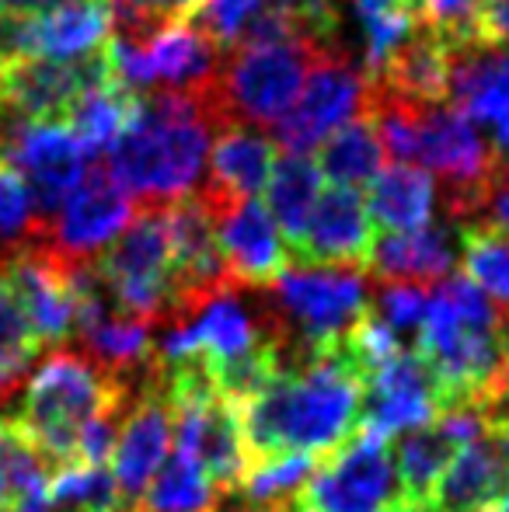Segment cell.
<instances>
[{
  "mask_svg": "<svg viewBox=\"0 0 509 512\" xmlns=\"http://www.w3.org/2000/svg\"><path fill=\"white\" fill-rule=\"evenodd\" d=\"M363 373L353 366L346 349L307 352L297 363H286L272 380L238 405L248 457L269 453H314L328 457L360 425Z\"/></svg>",
  "mask_w": 509,
  "mask_h": 512,
  "instance_id": "cell-1",
  "label": "cell"
},
{
  "mask_svg": "<svg viewBox=\"0 0 509 512\" xmlns=\"http://www.w3.org/2000/svg\"><path fill=\"white\" fill-rule=\"evenodd\" d=\"M234 122L220 84L210 91H147L109 147L105 175L147 206L178 203L203 182L210 136Z\"/></svg>",
  "mask_w": 509,
  "mask_h": 512,
  "instance_id": "cell-2",
  "label": "cell"
},
{
  "mask_svg": "<svg viewBox=\"0 0 509 512\" xmlns=\"http://www.w3.org/2000/svg\"><path fill=\"white\" fill-rule=\"evenodd\" d=\"M419 356L440 387L443 411L482 398L509 366L506 321L468 279H443L426 300L419 324Z\"/></svg>",
  "mask_w": 509,
  "mask_h": 512,
  "instance_id": "cell-3",
  "label": "cell"
},
{
  "mask_svg": "<svg viewBox=\"0 0 509 512\" xmlns=\"http://www.w3.org/2000/svg\"><path fill=\"white\" fill-rule=\"evenodd\" d=\"M126 401V380L77 352H56L35 370L21 398L18 425L46 464H77V436L91 418L116 415Z\"/></svg>",
  "mask_w": 509,
  "mask_h": 512,
  "instance_id": "cell-4",
  "label": "cell"
},
{
  "mask_svg": "<svg viewBox=\"0 0 509 512\" xmlns=\"http://www.w3.org/2000/svg\"><path fill=\"white\" fill-rule=\"evenodd\" d=\"M112 304L119 314L136 321H154L164 310H175V283H171V234L161 206H147L140 216L95 262Z\"/></svg>",
  "mask_w": 509,
  "mask_h": 512,
  "instance_id": "cell-5",
  "label": "cell"
},
{
  "mask_svg": "<svg viewBox=\"0 0 509 512\" xmlns=\"http://www.w3.org/2000/svg\"><path fill=\"white\" fill-rule=\"evenodd\" d=\"M321 49H314L300 35L272 42H248L231 60L227 74L220 77V95H224L227 115L255 122V126H276L293 105L297 91L304 88L307 70Z\"/></svg>",
  "mask_w": 509,
  "mask_h": 512,
  "instance_id": "cell-6",
  "label": "cell"
},
{
  "mask_svg": "<svg viewBox=\"0 0 509 512\" xmlns=\"http://www.w3.org/2000/svg\"><path fill=\"white\" fill-rule=\"evenodd\" d=\"M297 502L304 512H394L408 499L401 492L391 446L353 432V439L314 467Z\"/></svg>",
  "mask_w": 509,
  "mask_h": 512,
  "instance_id": "cell-7",
  "label": "cell"
},
{
  "mask_svg": "<svg viewBox=\"0 0 509 512\" xmlns=\"http://www.w3.org/2000/svg\"><path fill=\"white\" fill-rule=\"evenodd\" d=\"M279 307L300 335L297 359L339 345L370 310L367 279L346 269H283L276 283Z\"/></svg>",
  "mask_w": 509,
  "mask_h": 512,
  "instance_id": "cell-8",
  "label": "cell"
},
{
  "mask_svg": "<svg viewBox=\"0 0 509 512\" xmlns=\"http://www.w3.org/2000/svg\"><path fill=\"white\" fill-rule=\"evenodd\" d=\"M360 112H367V74L342 53H321L293 105L276 122V140L286 154H307Z\"/></svg>",
  "mask_w": 509,
  "mask_h": 512,
  "instance_id": "cell-9",
  "label": "cell"
},
{
  "mask_svg": "<svg viewBox=\"0 0 509 512\" xmlns=\"http://www.w3.org/2000/svg\"><path fill=\"white\" fill-rule=\"evenodd\" d=\"M112 39L109 0H56L32 14H4L7 60L74 63L95 56Z\"/></svg>",
  "mask_w": 509,
  "mask_h": 512,
  "instance_id": "cell-10",
  "label": "cell"
},
{
  "mask_svg": "<svg viewBox=\"0 0 509 512\" xmlns=\"http://www.w3.org/2000/svg\"><path fill=\"white\" fill-rule=\"evenodd\" d=\"M415 161H422L450 185L461 213L482 206V196L496 178L489 143L478 136L475 122L464 119L447 102L422 108L419 133H415Z\"/></svg>",
  "mask_w": 509,
  "mask_h": 512,
  "instance_id": "cell-11",
  "label": "cell"
},
{
  "mask_svg": "<svg viewBox=\"0 0 509 512\" xmlns=\"http://www.w3.org/2000/svg\"><path fill=\"white\" fill-rule=\"evenodd\" d=\"M443 411L440 387L419 352L401 349L391 363L363 380V405L356 436L394 443V436L429 425Z\"/></svg>",
  "mask_w": 509,
  "mask_h": 512,
  "instance_id": "cell-12",
  "label": "cell"
},
{
  "mask_svg": "<svg viewBox=\"0 0 509 512\" xmlns=\"http://www.w3.org/2000/svg\"><path fill=\"white\" fill-rule=\"evenodd\" d=\"M88 161L91 157L60 119L28 122L0 154V168H11L32 192L39 223L49 220L67 203L70 192H77V185L91 175Z\"/></svg>",
  "mask_w": 509,
  "mask_h": 512,
  "instance_id": "cell-13",
  "label": "cell"
},
{
  "mask_svg": "<svg viewBox=\"0 0 509 512\" xmlns=\"http://www.w3.org/2000/svg\"><path fill=\"white\" fill-rule=\"evenodd\" d=\"M129 220H133L129 196L105 171H95L77 185V192H70L67 203L49 220L39 223L35 241L53 251L60 262L77 265L109 248L129 227Z\"/></svg>",
  "mask_w": 509,
  "mask_h": 512,
  "instance_id": "cell-14",
  "label": "cell"
},
{
  "mask_svg": "<svg viewBox=\"0 0 509 512\" xmlns=\"http://www.w3.org/2000/svg\"><path fill=\"white\" fill-rule=\"evenodd\" d=\"M0 272L25 310L39 345H60L74 335V290L67 262H60L39 241H28L0 262Z\"/></svg>",
  "mask_w": 509,
  "mask_h": 512,
  "instance_id": "cell-15",
  "label": "cell"
},
{
  "mask_svg": "<svg viewBox=\"0 0 509 512\" xmlns=\"http://www.w3.org/2000/svg\"><path fill=\"white\" fill-rule=\"evenodd\" d=\"M109 77V56L95 53L74 63L56 60H7L0 67V98L28 122L63 119L77 95Z\"/></svg>",
  "mask_w": 509,
  "mask_h": 512,
  "instance_id": "cell-16",
  "label": "cell"
},
{
  "mask_svg": "<svg viewBox=\"0 0 509 512\" xmlns=\"http://www.w3.org/2000/svg\"><path fill=\"white\" fill-rule=\"evenodd\" d=\"M171 443H175V418H171L168 398L154 380L126 415L116 436V450H112V478H116L126 509H133V502L147 492L154 474L168 460Z\"/></svg>",
  "mask_w": 509,
  "mask_h": 512,
  "instance_id": "cell-17",
  "label": "cell"
},
{
  "mask_svg": "<svg viewBox=\"0 0 509 512\" xmlns=\"http://www.w3.org/2000/svg\"><path fill=\"white\" fill-rule=\"evenodd\" d=\"M370 248H374V223L363 192L328 185L321 189L311 220L290 255L304 265H367Z\"/></svg>",
  "mask_w": 509,
  "mask_h": 512,
  "instance_id": "cell-18",
  "label": "cell"
},
{
  "mask_svg": "<svg viewBox=\"0 0 509 512\" xmlns=\"http://www.w3.org/2000/svg\"><path fill=\"white\" fill-rule=\"evenodd\" d=\"M213 227H217V241L234 286L276 283L279 272L286 269L290 251H286V241L272 223L269 209L258 199H241V203L220 209L213 216Z\"/></svg>",
  "mask_w": 509,
  "mask_h": 512,
  "instance_id": "cell-19",
  "label": "cell"
},
{
  "mask_svg": "<svg viewBox=\"0 0 509 512\" xmlns=\"http://www.w3.org/2000/svg\"><path fill=\"white\" fill-rule=\"evenodd\" d=\"M272 164H276L272 136L258 133L255 126L227 122L210 150V175H206L203 189L192 196L206 206V213L217 216L220 209L241 203V199H255L265 189Z\"/></svg>",
  "mask_w": 509,
  "mask_h": 512,
  "instance_id": "cell-20",
  "label": "cell"
},
{
  "mask_svg": "<svg viewBox=\"0 0 509 512\" xmlns=\"http://www.w3.org/2000/svg\"><path fill=\"white\" fill-rule=\"evenodd\" d=\"M447 98L475 126H496L509 119V46L492 39H471L450 46Z\"/></svg>",
  "mask_w": 509,
  "mask_h": 512,
  "instance_id": "cell-21",
  "label": "cell"
},
{
  "mask_svg": "<svg viewBox=\"0 0 509 512\" xmlns=\"http://www.w3.org/2000/svg\"><path fill=\"white\" fill-rule=\"evenodd\" d=\"M509 488V464L492 439L454 450L433 488L429 509L433 512H489Z\"/></svg>",
  "mask_w": 509,
  "mask_h": 512,
  "instance_id": "cell-22",
  "label": "cell"
},
{
  "mask_svg": "<svg viewBox=\"0 0 509 512\" xmlns=\"http://www.w3.org/2000/svg\"><path fill=\"white\" fill-rule=\"evenodd\" d=\"M461 234L450 227H422L374 237L367 265L387 283H443L454 272Z\"/></svg>",
  "mask_w": 509,
  "mask_h": 512,
  "instance_id": "cell-23",
  "label": "cell"
},
{
  "mask_svg": "<svg viewBox=\"0 0 509 512\" xmlns=\"http://www.w3.org/2000/svg\"><path fill=\"white\" fill-rule=\"evenodd\" d=\"M374 91L394 95L412 105H440L447 102L450 84V46L436 39L426 28H415L412 39L401 42L377 74L367 77Z\"/></svg>",
  "mask_w": 509,
  "mask_h": 512,
  "instance_id": "cell-24",
  "label": "cell"
},
{
  "mask_svg": "<svg viewBox=\"0 0 509 512\" xmlns=\"http://www.w3.org/2000/svg\"><path fill=\"white\" fill-rule=\"evenodd\" d=\"M363 203H367L370 223L384 227L387 234H405V230L429 227L436 189L429 171L412 168V164H394V168H381Z\"/></svg>",
  "mask_w": 509,
  "mask_h": 512,
  "instance_id": "cell-25",
  "label": "cell"
},
{
  "mask_svg": "<svg viewBox=\"0 0 509 512\" xmlns=\"http://www.w3.org/2000/svg\"><path fill=\"white\" fill-rule=\"evenodd\" d=\"M321 189H325V178H321L318 164L307 154H283L276 157L269 178H265V209H269L272 223L279 227L286 241V251L300 241L307 220L314 213Z\"/></svg>",
  "mask_w": 509,
  "mask_h": 512,
  "instance_id": "cell-26",
  "label": "cell"
},
{
  "mask_svg": "<svg viewBox=\"0 0 509 512\" xmlns=\"http://www.w3.org/2000/svg\"><path fill=\"white\" fill-rule=\"evenodd\" d=\"M136 95L126 91L123 84L112 81V74L105 81L84 88L81 95L70 102L60 122H67V129L77 136V143L84 147V154H109V147L119 140V133L126 129L129 115H133Z\"/></svg>",
  "mask_w": 509,
  "mask_h": 512,
  "instance_id": "cell-27",
  "label": "cell"
},
{
  "mask_svg": "<svg viewBox=\"0 0 509 512\" xmlns=\"http://www.w3.org/2000/svg\"><path fill=\"white\" fill-rule=\"evenodd\" d=\"M384 143L377 136V126L370 119H353L335 129L328 140L318 143V171L339 189H356L370 185L384 168Z\"/></svg>",
  "mask_w": 509,
  "mask_h": 512,
  "instance_id": "cell-28",
  "label": "cell"
},
{
  "mask_svg": "<svg viewBox=\"0 0 509 512\" xmlns=\"http://www.w3.org/2000/svg\"><path fill=\"white\" fill-rule=\"evenodd\" d=\"M213 499H217V485L210 481V474L189 453L175 450L168 453L161 471L129 512H210Z\"/></svg>",
  "mask_w": 509,
  "mask_h": 512,
  "instance_id": "cell-29",
  "label": "cell"
},
{
  "mask_svg": "<svg viewBox=\"0 0 509 512\" xmlns=\"http://www.w3.org/2000/svg\"><path fill=\"white\" fill-rule=\"evenodd\" d=\"M461 265L464 279L492 297L509 317V230L489 223H464L461 227Z\"/></svg>",
  "mask_w": 509,
  "mask_h": 512,
  "instance_id": "cell-30",
  "label": "cell"
},
{
  "mask_svg": "<svg viewBox=\"0 0 509 512\" xmlns=\"http://www.w3.org/2000/svg\"><path fill=\"white\" fill-rule=\"evenodd\" d=\"M394 453V467H398V481L401 492H405L408 502H419V506H429L433 499V488L440 481L443 467L454 457V446L436 432V425H422V429L401 432V443Z\"/></svg>",
  "mask_w": 509,
  "mask_h": 512,
  "instance_id": "cell-31",
  "label": "cell"
},
{
  "mask_svg": "<svg viewBox=\"0 0 509 512\" xmlns=\"http://www.w3.org/2000/svg\"><path fill=\"white\" fill-rule=\"evenodd\" d=\"M49 506L53 512H119L123 495L109 467L67 464L49 478Z\"/></svg>",
  "mask_w": 509,
  "mask_h": 512,
  "instance_id": "cell-32",
  "label": "cell"
},
{
  "mask_svg": "<svg viewBox=\"0 0 509 512\" xmlns=\"http://www.w3.org/2000/svg\"><path fill=\"white\" fill-rule=\"evenodd\" d=\"M39 349L42 345L28 324L25 310L14 300L11 286L0 272V398H7V391L18 387L32 359L39 356Z\"/></svg>",
  "mask_w": 509,
  "mask_h": 512,
  "instance_id": "cell-33",
  "label": "cell"
},
{
  "mask_svg": "<svg viewBox=\"0 0 509 512\" xmlns=\"http://www.w3.org/2000/svg\"><path fill=\"white\" fill-rule=\"evenodd\" d=\"M112 4V32L116 39L143 42L164 25L192 21L203 0H109Z\"/></svg>",
  "mask_w": 509,
  "mask_h": 512,
  "instance_id": "cell-34",
  "label": "cell"
},
{
  "mask_svg": "<svg viewBox=\"0 0 509 512\" xmlns=\"http://www.w3.org/2000/svg\"><path fill=\"white\" fill-rule=\"evenodd\" d=\"M405 7L426 32H433L447 46L482 39L485 0H405Z\"/></svg>",
  "mask_w": 509,
  "mask_h": 512,
  "instance_id": "cell-35",
  "label": "cell"
},
{
  "mask_svg": "<svg viewBox=\"0 0 509 512\" xmlns=\"http://www.w3.org/2000/svg\"><path fill=\"white\" fill-rule=\"evenodd\" d=\"M265 11V0H203L199 11L192 14L196 28L224 53L245 42V35L252 32L255 18Z\"/></svg>",
  "mask_w": 509,
  "mask_h": 512,
  "instance_id": "cell-36",
  "label": "cell"
},
{
  "mask_svg": "<svg viewBox=\"0 0 509 512\" xmlns=\"http://www.w3.org/2000/svg\"><path fill=\"white\" fill-rule=\"evenodd\" d=\"M272 11H279L290 28L307 39L321 53H335V35L342 25L339 0H272Z\"/></svg>",
  "mask_w": 509,
  "mask_h": 512,
  "instance_id": "cell-37",
  "label": "cell"
},
{
  "mask_svg": "<svg viewBox=\"0 0 509 512\" xmlns=\"http://www.w3.org/2000/svg\"><path fill=\"white\" fill-rule=\"evenodd\" d=\"M426 293L415 283H387L377 297V317L391 331H419L422 314H426Z\"/></svg>",
  "mask_w": 509,
  "mask_h": 512,
  "instance_id": "cell-38",
  "label": "cell"
},
{
  "mask_svg": "<svg viewBox=\"0 0 509 512\" xmlns=\"http://www.w3.org/2000/svg\"><path fill=\"white\" fill-rule=\"evenodd\" d=\"M482 206L489 213V227L496 230H509V175L496 178L489 185V192L482 196Z\"/></svg>",
  "mask_w": 509,
  "mask_h": 512,
  "instance_id": "cell-39",
  "label": "cell"
},
{
  "mask_svg": "<svg viewBox=\"0 0 509 512\" xmlns=\"http://www.w3.org/2000/svg\"><path fill=\"white\" fill-rule=\"evenodd\" d=\"M482 39L509 46V0H485L482 7Z\"/></svg>",
  "mask_w": 509,
  "mask_h": 512,
  "instance_id": "cell-40",
  "label": "cell"
},
{
  "mask_svg": "<svg viewBox=\"0 0 509 512\" xmlns=\"http://www.w3.org/2000/svg\"><path fill=\"white\" fill-rule=\"evenodd\" d=\"M489 150H492V161H496V178L509 175V119H503V122H496V126H492ZM496 178H492V182H496Z\"/></svg>",
  "mask_w": 509,
  "mask_h": 512,
  "instance_id": "cell-41",
  "label": "cell"
},
{
  "mask_svg": "<svg viewBox=\"0 0 509 512\" xmlns=\"http://www.w3.org/2000/svg\"><path fill=\"white\" fill-rule=\"evenodd\" d=\"M356 14H360V25L363 21H374L381 14L394 11V7H405V0H353Z\"/></svg>",
  "mask_w": 509,
  "mask_h": 512,
  "instance_id": "cell-42",
  "label": "cell"
},
{
  "mask_svg": "<svg viewBox=\"0 0 509 512\" xmlns=\"http://www.w3.org/2000/svg\"><path fill=\"white\" fill-rule=\"evenodd\" d=\"M49 4H56V0H0V14H32Z\"/></svg>",
  "mask_w": 509,
  "mask_h": 512,
  "instance_id": "cell-43",
  "label": "cell"
},
{
  "mask_svg": "<svg viewBox=\"0 0 509 512\" xmlns=\"http://www.w3.org/2000/svg\"><path fill=\"white\" fill-rule=\"evenodd\" d=\"M7 63V42H4V14H0V67Z\"/></svg>",
  "mask_w": 509,
  "mask_h": 512,
  "instance_id": "cell-44",
  "label": "cell"
},
{
  "mask_svg": "<svg viewBox=\"0 0 509 512\" xmlns=\"http://www.w3.org/2000/svg\"><path fill=\"white\" fill-rule=\"evenodd\" d=\"M394 512H433L429 506H419V502H405V506H398Z\"/></svg>",
  "mask_w": 509,
  "mask_h": 512,
  "instance_id": "cell-45",
  "label": "cell"
},
{
  "mask_svg": "<svg viewBox=\"0 0 509 512\" xmlns=\"http://www.w3.org/2000/svg\"><path fill=\"white\" fill-rule=\"evenodd\" d=\"M0 509H7V481H4V471H0Z\"/></svg>",
  "mask_w": 509,
  "mask_h": 512,
  "instance_id": "cell-46",
  "label": "cell"
},
{
  "mask_svg": "<svg viewBox=\"0 0 509 512\" xmlns=\"http://www.w3.org/2000/svg\"><path fill=\"white\" fill-rule=\"evenodd\" d=\"M492 443H496L499 450H503V457H506V464H509V436H503V439H492Z\"/></svg>",
  "mask_w": 509,
  "mask_h": 512,
  "instance_id": "cell-47",
  "label": "cell"
},
{
  "mask_svg": "<svg viewBox=\"0 0 509 512\" xmlns=\"http://www.w3.org/2000/svg\"><path fill=\"white\" fill-rule=\"evenodd\" d=\"M496 512H509V488H506V492H503V499L496 502Z\"/></svg>",
  "mask_w": 509,
  "mask_h": 512,
  "instance_id": "cell-48",
  "label": "cell"
},
{
  "mask_svg": "<svg viewBox=\"0 0 509 512\" xmlns=\"http://www.w3.org/2000/svg\"><path fill=\"white\" fill-rule=\"evenodd\" d=\"M290 512H304V509H300V502H293V509Z\"/></svg>",
  "mask_w": 509,
  "mask_h": 512,
  "instance_id": "cell-49",
  "label": "cell"
},
{
  "mask_svg": "<svg viewBox=\"0 0 509 512\" xmlns=\"http://www.w3.org/2000/svg\"><path fill=\"white\" fill-rule=\"evenodd\" d=\"M0 512H7V509H0Z\"/></svg>",
  "mask_w": 509,
  "mask_h": 512,
  "instance_id": "cell-50",
  "label": "cell"
},
{
  "mask_svg": "<svg viewBox=\"0 0 509 512\" xmlns=\"http://www.w3.org/2000/svg\"><path fill=\"white\" fill-rule=\"evenodd\" d=\"M489 512H496V509H489Z\"/></svg>",
  "mask_w": 509,
  "mask_h": 512,
  "instance_id": "cell-51",
  "label": "cell"
}]
</instances>
